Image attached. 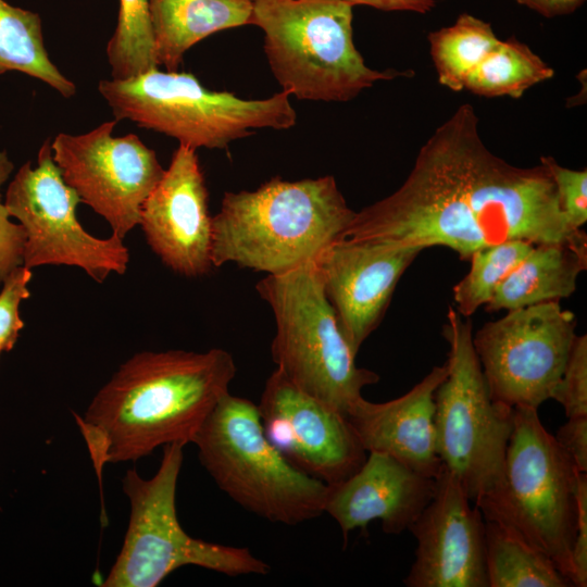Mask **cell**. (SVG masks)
<instances>
[{
    "instance_id": "14",
    "label": "cell",
    "mask_w": 587,
    "mask_h": 587,
    "mask_svg": "<svg viewBox=\"0 0 587 587\" xmlns=\"http://www.w3.org/2000/svg\"><path fill=\"white\" fill-rule=\"evenodd\" d=\"M258 407L271 444L298 470L328 486L354 474L367 457L348 417L294 385L277 369Z\"/></svg>"
},
{
    "instance_id": "30",
    "label": "cell",
    "mask_w": 587,
    "mask_h": 587,
    "mask_svg": "<svg viewBox=\"0 0 587 587\" xmlns=\"http://www.w3.org/2000/svg\"><path fill=\"white\" fill-rule=\"evenodd\" d=\"M32 271L24 265L17 266L3 280L0 292V349L13 348L24 323L18 314L20 303L30 296L28 283Z\"/></svg>"
},
{
    "instance_id": "20",
    "label": "cell",
    "mask_w": 587,
    "mask_h": 587,
    "mask_svg": "<svg viewBox=\"0 0 587 587\" xmlns=\"http://www.w3.org/2000/svg\"><path fill=\"white\" fill-rule=\"evenodd\" d=\"M248 0H149L157 64L175 72L184 54L208 36L250 24Z\"/></svg>"
},
{
    "instance_id": "15",
    "label": "cell",
    "mask_w": 587,
    "mask_h": 587,
    "mask_svg": "<svg viewBox=\"0 0 587 587\" xmlns=\"http://www.w3.org/2000/svg\"><path fill=\"white\" fill-rule=\"evenodd\" d=\"M447 469L435 492L408 528L416 540L408 587H488L485 520Z\"/></svg>"
},
{
    "instance_id": "23",
    "label": "cell",
    "mask_w": 587,
    "mask_h": 587,
    "mask_svg": "<svg viewBox=\"0 0 587 587\" xmlns=\"http://www.w3.org/2000/svg\"><path fill=\"white\" fill-rule=\"evenodd\" d=\"M485 547L488 587L573 586L550 558L495 521L485 520Z\"/></svg>"
},
{
    "instance_id": "4",
    "label": "cell",
    "mask_w": 587,
    "mask_h": 587,
    "mask_svg": "<svg viewBox=\"0 0 587 587\" xmlns=\"http://www.w3.org/2000/svg\"><path fill=\"white\" fill-rule=\"evenodd\" d=\"M352 5L340 0H253L250 24L282 89L300 100L346 102L410 72L369 67L353 42Z\"/></svg>"
},
{
    "instance_id": "6",
    "label": "cell",
    "mask_w": 587,
    "mask_h": 587,
    "mask_svg": "<svg viewBox=\"0 0 587 587\" xmlns=\"http://www.w3.org/2000/svg\"><path fill=\"white\" fill-rule=\"evenodd\" d=\"M98 90L116 121L129 120L198 149H222L257 129L283 130L297 123L290 95L242 99L210 90L190 73L150 68L124 79H102Z\"/></svg>"
},
{
    "instance_id": "3",
    "label": "cell",
    "mask_w": 587,
    "mask_h": 587,
    "mask_svg": "<svg viewBox=\"0 0 587 587\" xmlns=\"http://www.w3.org/2000/svg\"><path fill=\"white\" fill-rule=\"evenodd\" d=\"M333 176L273 177L255 190L225 192L212 216L214 267L234 263L267 275L314 262L354 216Z\"/></svg>"
},
{
    "instance_id": "5",
    "label": "cell",
    "mask_w": 587,
    "mask_h": 587,
    "mask_svg": "<svg viewBox=\"0 0 587 587\" xmlns=\"http://www.w3.org/2000/svg\"><path fill=\"white\" fill-rule=\"evenodd\" d=\"M192 442L218 488L248 512L285 525L324 513L328 485L295 467L271 444L252 401L226 394Z\"/></svg>"
},
{
    "instance_id": "34",
    "label": "cell",
    "mask_w": 587,
    "mask_h": 587,
    "mask_svg": "<svg viewBox=\"0 0 587 587\" xmlns=\"http://www.w3.org/2000/svg\"><path fill=\"white\" fill-rule=\"evenodd\" d=\"M350 5H367L382 11H409L425 14L432 11L437 0H340Z\"/></svg>"
},
{
    "instance_id": "37",
    "label": "cell",
    "mask_w": 587,
    "mask_h": 587,
    "mask_svg": "<svg viewBox=\"0 0 587 587\" xmlns=\"http://www.w3.org/2000/svg\"><path fill=\"white\" fill-rule=\"evenodd\" d=\"M248 1H251V2H252L253 0H248Z\"/></svg>"
},
{
    "instance_id": "7",
    "label": "cell",
    "mask_w": 587,
    "mask_h": 587,
    "mask_svg": "<svg viewBox=\"0 0 587 587\" xmlns=\"http://www.w3.org/2000/svg\"><path fill=\"white\" fill-rule=\"evenodd\" d=\"M275 320L272 358L294 385L344 415L379 376L359 367L314 262L267 275L255 286Z\"/></svg>"
},
{
    "instance_id": "32",
    "label": "cell",
    "mask_w": 587,
    "mask_h": 587,
    "mask_svg": "<svg viewBox=\"0 0 587 587\" xmlns=\"http://www.w3.org/2000/svg\"><path fill=\"white\" fill-rule=\"evenodd\" d=\"M576 505L575 540L572 549V583L587 586V475L577 472L574 480Z\"/></svg>"
},
{
    "instance_id": "22",
    "label": "cell",
    "mask_w": 587,
    "mask_h": 587,
    "mask_svg": "<svg viewBox=\"0 0 587 587\" xmlns=\"http://www.w3.org/2000/svg\"><path fill=\"white\" fill-rule=\"evenodd\" d=\"M10 71L39 79L64 98L76 93L48 54L39 14L0 0V75Z\"/></svg>"
},
{
    "instance_id": "28",
    "label": "cell",
    "mask_w": 587,
    "mask_h": 587,
    "mask_svg": "<svg viewBox=\"0 0 587 587\" xmlns=\"http://www.w3.org/2000/svg\"><path fill=\"white\" fill-rule=\"evenodd\" d=\"M551 399L558 401L567 417L587 415V336H576L564 371Z\"/></svg>"
},
{
    "instance_id": "9",
    "label": "cell",
    "mask_w": 587,
    "mask_h": 587,
    "mask_svg": "<svg viewBox=\"0 0 587 587\" xmlns=\"http://www.w3.org/2000/svg\"><path fill=\"white\" fill-rule=\"evenodd\" d=\"M442 336L449 351L448 374L435 391L437 452L477 505L501 487L513 408L490 394L471 320L449 307Z\"/></svg>"
},
{
    "instance_id": "1",
    "label": "cell",
    "mask_w": 587,
    "mask_h": 587,
    "mask_svg": "<svg viewBox=\"0 0 587 587\" xmlns=\"http://www.w3.org/2000/svg\"><path fill=\"white\" fill-rule=\"evenodd\" d=\"M472 104H461L421 147L403 184L355 212L342 238L447 247L460 260L508 240L587 242L562 213L540 163L520 167L484 143Z\"/></svg>"
},
{
    "instance_id": "35",
    "label": "cell",
    "mask_w": 587,
    "mask_h": 587,
    "mask_svg": "<svg viewBox=\"0 0 587 587\" xmlns=\"http://www.w3.org/2000/svg\"><path fill=\"white\" fill-rule=\"evenodd\" d=\"M545 17L567 15L578 10L586 0H515Z\"/></svg>"
},
{
    "instance_id": "25",
    "label": "cell",
    "mask_w": 587,
    "mask_h": 587,
    "mask_svg": "<svg viewBox=\"0 0 587 587\" xmlns=\"http://www.w3.org/2000/svg\"><path fill=\"white\" fill-rule=\"evenodd\" d=\"M554 75L553 68L515 37L500 40L465 80L464 89L483 97L521 98Z\"/></svg>"
},
{
    "instance_id": "29",
    "label": "cell",
    "mask_w": 587,
    "mask_h": 587,
    "mask_svg": "<svg viewBox=\"0 0 587 587\" xmlns=\"http://www.w3.org/2000/svg\"><path fill=\"white\" fill-rule=\"evenodd\" d=\"M557 190L559 207L569 223L576 229L587 222V171L561 166L552 157H541Z\"/></svg>"
},
{
    "instance_id": "8",
    "label": "cell",
    "mask_w": 587,
    "mask_h": 587,
    "mask_svg": "<svg viewBox=\"0 0 587 587\" xmlns=\"http://www.w3.org/2000/svg\"><path fill=\"white\" fill-rule=\"evenodd\" d=\"M576 473L538 410L515 407L501 487L476 505L485 520L505 526L550 558L571 582Z\"/></svg>"
},
{
    "instance_id": "27",
    "label": "cell",
    "mask_w": 587,
    "mask_h": 587,
    "mask_svg": "<svg viewBox=\"0 0 587 587\" xmlns=\"http://www.w3.org/2000/svg\"><path fill=\"white\" fill-rule=\"evenodd\" d=\"M111 76L124 79L158 67L149 0H118L115 30L107 45Z\"/></svg>"
},
{
    "instance_id": "33",
    "label": "cell",
    "mask_w": 587,
    "mask_h": 587,
    "mask_svg": "<svg viewBox=\"0 0 587 587\" xmlns=\"http://www.w3.org/2000/svg\"><path fill=\"white\" fill-rule=\"evenodd\" d=\"M553 437L574 469L587 473V415L567 417Z\"/></svg>"
},
{
    "instance_id": "24",
    "label": "cell",
    "mask_w": 587,
    "mask_h": 587,
    "mask_svg": "<svg viewBox=\"0 0 587 587\" xmlns=\"http://www.w3.org/2000/svg\"><path fill=\"white\" fill-rule=\"evenodd\" d=\"M438 80L452 91H461L473 70L498 46L490 23L470 13L433 30L427 36Z\"/></svg>"
},
{
    "instance_id": "36",
    "label": "cell",
    "mask_w": 587,
    "mask_h": 587,
    "mask_svg": "<svg viewBox=\"0 0 587 587\" xmlns=\"http://www.w3.org/2000/svg\"><path fill=\"white\" fill-rule=\"evenodd\" d=\"M2 352V350L0 349V353Z\"/></svg>"
},
{
    "instance_id": "12",
    "label": "cell",
    "mask_w": 587,
    "mask_h": 587,
    "mask_svg": "<svg viewBox=\"0 0 587 587\" xmlns=\"http://www.w3.org/2000/svg\"><path fill=\"white\" fill-rule=\"evenodd\" d=\"M576 316L549 301L507 311L473 336L492 398L537 409L559 383L576 338Z\"/></svg>"
},
{
    "instance_id": "31",
    "label": "cell",
    "mask_w": 587,
    "mask_h": 587,
    "mask_svg": "<svg viewBox=\"0 0 587 587\" xmlns=\"http://www.w3.org/2000/svg\"><path fill=\"white\" fill-rule=\"evenodd\" d=\"M14 165L5 151H0V189L10 177ZM0 193V284L17 266L23 265L25 230L11 222Z\"/></svg>"
},
{
    "instance_id": "26",
    "label": "cell",
    "mask_w": 587,
    "mask_h": 587,
    "mask_svg": "<svg viewBox=\"0 0 587 587\" xmlns=\"http://www.w3.org/2000/svg\"><path fill=\"white\" fill-rule=\"evenodd\" d=\"M533 246L525 240H508L474 251L469 259L470 271L452 289L455 310L463 317H470L487 304Z\"/></svg>"
},
{
    "instance_id": "10",
    "label": "cell",
    "mask_w": 587,
    "mask_h": 587,
    "mask_svg": "<svg viewBox=\"0 0 587 587\" xmlns=\"http://www.w3.org/2000/svg\"><path fill=\"white\" fill-rule=\"evenodd\" d=\"M184 447L179 442L165 445L160 466L149 479L135 470L126 472L123 490L130 502L129 523L102 586L155 587L187 565L228 576L268 574L270 565L248 548L193 538L180 526L175 499Z\"/></svg>"
},
{
    "instance_id": "17",
    "label": "cell",
    "mask_w": 587,
    "mask_h": 587,
    "mask_svg": "<svg viewBox=\"0 0 587 587\" xmlns=\"http://www.w3.org/2000/svg\"><path fill=\"white\" fill-rule=\"evenodd\" d=\"M139 225L172 271L199 277L213 266L209 192L196 150L183 145L142 204Z\"/></svg>"
},
{
    "instance_id": "18",
    "label": "cell",
    "mask_w": 587,
    "mask_h": 587,
    "mask_svg": "<svg viewBox=\"0 0 587 587\" xmlns=\"http://www.w3.org/2000/svg\"><path fill=\"white\" fill-rule=\"evenodd\" d=\"M436 478L424 476L390 455L367 452L362 466L328 486L324 512L339 525L345 540L374 520L386 534L408 529L430 501Z\"/></svg>"
},
{
    "instance_id": "11",
    "label": "cell",
    "mask_w": 587,
    "mask_h": 587,
    "mask_svg": "<svg viewBox=\"0 0 587 587\" xmlns=\"http://www.w3.org/2000/svg\"><path fill=\"white\" fill-rule=\"evenodd\" d=\"M79 197L63 179L53 160L51 138L41 145L37 165L26 162L9 184L4 204L25 230L23 265H70L102 283L111 273L124 274L129 252L112 234H88L76 216Z\"/></svg>"
},
{
    "instance_id": "21",
    "label": "cell",
    "mask_w": 587,
    "mask_h": 587,
    "mask_svg": "<svg viewBox=\"0 0 587 587\" xmlns=\"http://www.w3.org/2000/svg\"><path fill=\"white\" fill-rule=\"evenodd\" d=\"M587 267V242L534 245L497 288L485 309L514 310L573 295Z\"/></svg>"
},
{
    "instance_id": "19",
    "label": "cell",
    "mask_w": 587,
    "mask_h": 587,
    "mask_svg": "<svg viewBox=\"0 0 587 587\" xmlns=\"http://www.w3.org/2000/svg\"><path fill=\"white\" fill-rule=\"evenodd\" d=\"M447 374L445 363L399 398L382 403L359 399L347 417L366 452L385 453L436 478L444 464L436 445L435 391Z\"/></svg>"
},
{
    "instance_id": "13",
    "label": "cell",
    "mask_w": 587,
    "mask_h": 587,
    "mask_svg": "<svg viewBox=\"0 0 587 587\" xmlns=\"http://www.w3.org/2000/svg\"><path fill=\"white\" fill-rule=\"evenodd\" d=\"M116 122L79 135L60 133L51 147L64 182L123 239L139 225L142 204L164 168L135 134L114 137Z\"/></svg>"
},
{
    "instance_id": "16",
    "label": "cell",
    "mask_w": 587,
    "mask_h": 587,
    "mask_svg": "<svg viewBox=\"0 0 587 587\" xmlns=\"http://www.w3.org/2000/svg\"><path fill=\"white\" fill-rule=\"evenodd\" d=\"M423 250L340 238L316 259L324 292L355 355L379 325L401 276Z\"/></svg>"
},
{
    "instance_id": "2",
    "label": "cell",
    "mask_w": 587,
    "mask_h": 587,
    "mask_svg": "<svg viewBox=\"0 0 587 587\" xmlns=\"http://www.w3.org/2000/svg\"><path fill=\"white\" fill-rule=\"evenodd\" d=\"M236 375L224 349L140 352L123 363L83 416L75 414L99 479L108 463L192 442Z\"/></svg>"
}]
</instances>
